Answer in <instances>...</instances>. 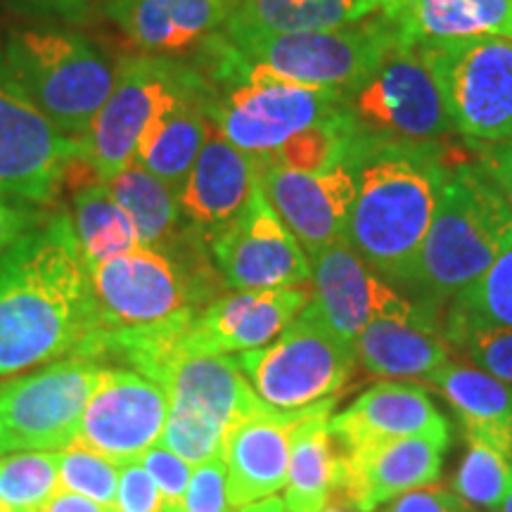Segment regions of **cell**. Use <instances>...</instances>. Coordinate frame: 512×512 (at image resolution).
Wrapping results in <instances>:
<instances>
[{
	"label": "cell",
	"mask_w": 512,
	"mask_h": 512,
	"mask_svg": "<svg viewBox=\"0 0 512 512\" xmlns=\"http://www.w3.org/2000/svg\"><path fill=\"white\" fill-rule=\"evenodd\" d=\"M114 512H166V498L140 460L119 465V491Z\"/></svg>",
	"instance_id": "42"
},
{
	"label": "cell",
	"mask_w": 512,
	"mask_h": 512,
	"mask_svg": "<svg viewBox=\"0 0 512 512\" xmlns=\"http://www.w3.org/2000/svg\"><path fill=\"white\" fill-rule=\"evenodd\" d=\"M387 512H475L456 491L430 484L394 498Z\"/></svg>",
	"instance_id": "43"
},
{
	"label": "cell",
	"mask_w": 512,
	"mask_h": 512,
	"mask_svg": "<svg viewBox=\"0 0 512 512\" xmlns=\"http://www.w3.org/2000/svg\"><path fill=\"white\" fill-rule=\"evenodd\" d=\"M311 408L278 411L271 406L228 434L223 441L221 458L226 463L228 501L233 512L285 489L292 434L299 422L311 413Z\"/></svg>",
	"instance_id": "22"
},
{
	"label": "cell",
	"mask_w": 512,
	"mask_h": 512,
	"mask_svg": "<svg viewBox=\"0 0 512 512\" xmlns=\"http://www.w3.org/2000/svg\"><path fill=\"white\" fill-rule=\"evenodd\" d=\"M472 150H475V164L498 190L512 214V140L494 145H472Z\"/></svg>",
	"instance_id": "44"
},
{
	"label": "cell",
	"mask_w": 512,
	"mask_h": 512,
	"mask_svg": "<svg viewBox=\"0 0 512 512\" xmlns=\"http://www.w3.org/2000/svg\"><path fill=\"white\" fill-rule=\"evenodd\" d=\"M451 441L406 437L384 444L342 451L330 505L373 512L408 491L437 484Z\"/></svg>",
	"instance_id": "19"
},
{
	"label": "cell",
	"mask_w": 512,
	"mask_h": 512,
	"mask_svg": "<svg viewBox=\"0 0 512 512\" xmlns=\"http://www.w3.org/2000/svg\"><path fill=\"white\" fill-rule=\"evenodd\" d=\"M446 339L472 366L512 384V328L465 330Z\"/></svg>",
	"instance_id": "39"
},
{
	"label": "cell",
	"mask_w": 512,
	"mask_h": 512,
	"mask_svg": "<svg viewBox=\"0 0 512 512\" xmlns=\"http://www.w3.org/2000/svg\"><path fill=\"white\" fill-rule=\"evenodd\" d=\"M453 491L475 510L498 512L512 491V458L482 441H467Z\"/></svg>",
	"instance_id": "34"
},
{
	"label": "cell",
	"mask_w": 512,
	"mask_h": 512,
	"mask_svg": "<svg viewBox=\"0 0 512 512\" xmlns=\"http://www.w3.org/2000/svg\"><path fill=\"white\" fill-rule=\"evenodd\" d=\"M512 245V214L475 162L448 166L437 211L401 292L437 316Z\"/></svg>",
	"instance_id": "5"
},
{
	"label": "cell",
	"mask_w": 512,
	"mask_h": 512,
	"mask_svg": "<svg viewBox=\"0 0 512 512\" xmlns=\"http://www.w3.org/2000/svg\"><path fill=\"white\" fill-rule=\"evenodd\" d=\"M83 157V145L50 124L12 79L0 38V197L48 204Z\"/></svg>",
	"instance_id": "13"
},
{
	"label": "cell",
	"mask_w": 512,
	"mask_h": 512,
	"mask_svg": "<svg viewBox=\"0 0 512 512\" xmlns=\"http://www.w3.org/2000/svg\"><path fill=\"white\" fill-rule=\"evenodd\" d=\"M347 162L356 176V197L344 240L401 290L432 226L448 166L434 145L370 140H351Z\"/></svg>",
	"instance_id": "3"
},
{
	"label": "cell",
	"mask_w": 512,
	"mask_h": 512,
	"mask_svg": "<svg viewBox=\"0 0 512 512\" xmlns=\"http://www.w3.org/2000/svg\"><path fill=\"white\" fill-rule=\"evenodd\" d=\"M223 441H226V432L219 422H214L209 415L197 411L195 406H188V403H169V418H166L162 432V444L169 446L185 463L197 467L207 460L219 458Z\"/></svg>",
	"instance_id": "37"
},
{
	"label": "cell",
	"mask_w": 512,
	"mask_h": 512,
	"mask_svg": "<svg viewBox=\"0 0 512 512\" xmlns=\"http://www.w3.org/2000/svg\"><path fill=\"white\" fill-rule=\"evenodd\" d=\"M441 328L444 337L465 330L512 328V245L448 302Z\"/></svg>",
	"instance_id": "33"
},
{
	"label": "cell",
	"mask_w": 512,
	"mask_h": 512,
	"mask_svg": "<svg viewBox=\"0 0 512 512\" xmlns=\"http://www.w3.org/2000/svg\"><path fill=\"white\" fill-rule=\"evenodd\" d=\"M382 17L413 48L512 38V0H387Z\"/></svg>",
	"instance_id": "24"
},
{
	"label": "cell",
	"mask_w": 512,
	"mask_h": 512,
	"mask_svg": "<svg viewBox=\"0 0 512 512\" xmlns=\"http://www.w3.org/2000/svg\"><path fill=\"white\" fill-rule=\"evenodd\" d=\"M311 271V304L325 323L349 342H356V337L380 318L437 320L434 313L377 275L347 240L332 242L311 256Z\"/></svg>",
	"instance_id": "16"
},
{
	"label": "cell",
	"mask_w": 512,
	"mask_h": 512,
	"mask_svg": "<svg viewBox=\"0 0 512 512\" xmlns=\"http://www.w3.org/2000/svg\"><path fill=\"white\" fill-rule=\"evenodd\" d=\"M211 259L230 290L311 287V259L256 185L240 216L211 240Z\"/></svg>",
	"instance_id": "15"
},
{
	"label": "cell",
	"mask_w": 512,
	"mask_h": 512,
	"mask_svg": "<svg viewBox=\"0 0 512 512\" xmlns=\"http://www.w3.org/2000/svg\"><path fill=\"white\" fill-rule=\"evenodd\" d=\"M72 223L86 268L140 247L136 228L105 183H88L76 190Z\"/></svg>",
	"instance_id": "32"
},
{
	"label": "cell",
	"mask_w": 512,
	"mask_h": 512,
	"mask_svg": "<svg viewBox=\"0 0 512 512\" xmlns=\"http://www.w3.org/2000/svg\"><path fill=\"white\" fill-rule=\"evenodd\" d=\"M202 86L204 83L152 121V126L140 138L133 159L150 174L162 178L178 197L211 128L202 105Z\"/></svg>",
	"instance_id": "29"
},
{
	"label": "cell",
	"mask_w": 512,
	"mask_h": 512,
	"mask_svg": "<svg viewBox=\"0 0 512 512\" xmlns=\"http://www.w3.org/2000/svg\"><path fill=\"white\" fill-rule=\"evenodd\" d=\"M498 512H512V491L508 494V498H505V503L501 505V510Z\"/></svg>",
	"instance_id": "49"
},
{
	"label": "cell",
	"mask_w": 512,
	"mask_h": 512,
	"mask_svg": "<svg viewBox=\"0 0 512 512\" xmlns=\"http://www.w3.org/2000/svg\"><path fill=\"white\" fill-rule=\"evenodd\" d=\"M138 460L147 470V475L155 479L159 491L166 498V512L181 510V501L192 477V465L185 463L181 456H176L162 441L147 448Z\"/></svg>",
	"instance_id": "40"
},
{
	"label": "cell",
	"mask_w": 512,
	"mask_h": 512,
	"mask_svg": "<svg viewBox=\"0 0 512 512\" xmlns=\"http://www.w3.org/2000/svg\"><path fill=\"white\" fill-rule=\"evenodd\" d=\"M169 389L133 368L102 366L74 446L124 465L162 441Z\"/></svg>",
	"instance_id": "14"
},
{
	"label": "cell",
	"mask_w": 512,
	"mask_h": 512,
	"mask_svg": "<svg viewBox=\"0 0 512 512\" xmlns=\"http://www.w3.org/2000/svg\"><path fill=\"white\" fill-rule=\"evenodd\" d=\"M22 10L53 15L67 22H86L93 12L95 0H15Z\"/></svg>",
	"instance_id": "46"
},
{
	"label": "cell",
	"mask_w": 512,
	"mask_h": 512,
	"mask_svg": "<svg viewBox=\"0 0 512 512\" xmlns=\"http://www.w3.org/2000/svg\"><path fill=\"white\" fill-rule=\"evenodd\" d=\"M323 512H358V510H349V508H339V505H328Z\"/></svg>",
	"instance_id": "50"
},
{
	"label": "cell",
	"mask_w": 512,
	"mask_h": 512,
	"mask_svg": "<svg viewBox=\"0 0 512 512\" xmlns=\"http://www.w3.org/2000/svg\"><path fill=\"white\" fill-rule=\"evenodd\" d=\"M46 219L48 214L38 209V204L0 197V256L8 252L22 235L41 226Z\"/></svg>",
	"instance_id": "45"
},
{
	"label": "cell",
	"mask_w": 512,
	"mask_h": 512,
	"mask_svg": "<svg viewBox=\"0 0 512 512\" xmlns=\"http://www.w3.org/2000/svg\"><path fill=\"white\" fill-rule=\"evenodd\" d=\"M259 185V159L242 152L211 124L181 190L183 221L209 242L240 216Z\"/></svg>",
	"instance_id": "21"
},
{
	"label": "cell",
	"mask_w": 512,
	"mask_h": 512,
	"mask_svg": "<svg viewBox=\"0 0 512 512\" xmlns=\"http://www.w3.org/2000/svg\"><path fill=\"white\" fill-rule=\"evenodd\" d=\"M60 458V489L74 491L114 512L119 491V465L114 460L81 446L57 451Z\"/></svg>",
	"instance_id": "38"
},
{
	"label": "cell",
	"mask_w": 512,
	"mask_h": 512,
	"mask_svg": "<svg viewBox=\"0 0 512 512\" xmlns=\"http://www.w3.org/2000/svg\"><path fill=\"white\" fill-rule=\"evenodd\" d=\"M356 358L384 380H430L451 363V344L437 320L380 318L356 337Z\"/></svg>",
	"instance_id": "26"
},
{
	"label": "cell",
	"mask_w": 512,
	"mask_h": 512,
	"mask_svg": "<svg viewBox=\"0 0 512 512\" xmlns=\"http://www.w3.org/2000/svg\"><path fill=\"white\" fill-rule=\"evenodd\" d=\"M200 55L204 112L223 138L256 159L275 155L306 128L344 117L342 93L249 67L221 31L202 43Z\"/></svg>",
	"instance_id": "4"
},
{
	"label": "cell",
	"mask_w": 512,
	"mask_h": 512,
	"mask_svg": "<svg viewBox=\"0 0 512 512\" xmlns=\"http://www.w3.org/2000/svg\"><path fill=\"white\" fill-rule=\"evenodd\" d=\"M335 403L337 399H330L313 406L292 434L290 470L283 496L287 512H323L330 505L339 460V446L330 434Z\"/></svg>",
	"instance_id": "30"
},
{
	"label": "cell",
	"mask_w": 512,
	"mask_h": 512,
	"mask_svg": "<svg viewBox=\"0 0 512 512\" xmlns=\"http://www.w3.org/2000/svg\"><path fill=\"white\" fill-rule=\"evenodd\" d=\"M235 361L261 401L278 411H304L337 399L358 358L356 344L337 335L309 302L273 342Z\"/></svg>",
	"instance_id": "7"
},
{
	"label": "cell",
	"mask_w": 512,
	"mask_h": 512,
	"mask_svg": "<svg viewBox=\"0 0 512 512\" xmlns=\"http://www.w3.org/2000/svg\"><path fill=\"white\" fill-rule=\"evenodd\" d=\"M330 434L342 451H356L406 437L451 441L448 420L420 384L382 380L344 411L330 415Z\"/></svg>",
	"instance_id": "20"
},
{
	"label": "cell",
	"mask_w": 512,
	"mask_h": 512,
	"mask_svg": "<svg viewBox=\"0 0 512 512\" xmlns=\"http://www.w3.org/2000/svg\"><path fill=\"white\" fill-rule=\"evenodd\" d=\"M259 185L309 259L332 242L347 238L351 204L356 197V176L347 159L316 174L259 159Z\"/></svg>",
	"instance_id": "18"
},
{
	"label": "cell",
	"mask_w": 512,
	"mask_h": 512,
	"mask_svg": "<svg viewBox=\"0 0 512 512\" xmlns=\"http://www.w3.org/2000/svg\"><path fill=\"white\" fill-rule=\"evenodd\" d=\"M91 280L57 211L0 256V377L69 358L91 330Z\"/></svg>",
	"instance_id": "1"
},
{
	"label": "cell",
	"mask_w": 512,
	"mask_h": 512,
	"mask_svg": "<svg viewBox=\"0 0 512 512\" xmlns=\"http://www.w3.org/2000/svg\"><path fill=\"white\" fill-rule=\"evenodd\" d=\"M342 110L354 140L434 145L453 133L437 76L418 48L401 41L342 93Z\"/></svg>",
	"instance_id": "8"
},
{
	"label": "cell",
	"mask_w": 512,
	"mask_h": 512,
	"mask_svg": "<svg viewBox=\"0 0 512 512\" xmlns=\"http://www.w3.org/2000/svg\"><path fill=\"white\" fill-rule=\"evenodd\" d=\"M209 242L188 223L169 249L136 247L95 264L91 280L93 323L72 358L98 356L119 339L185 323L219 297L223 278L204 249Z\"/></svg>",
	"instance_id": "2"
},
{
	"label": "cell",
	"mask_w": 512,
	"mask_h": 512,
	"mask_svg": "<svg viewBox=\"0 0 512 512\" xmlns=\"http://www.w3.org/2000/svg\"><path fill=\"white\" fill-rule=\"evenodd\" d=\"M100 370V363L69 356L0 384V458L72 446Z\"/></svg>",
	"instance_id": "12"
},
{
	"label": "cell",
	"mask_w": 512,
	"mask_h": 512,
	"mask_svg": "<svg viewBox=\"0 0 512 512\" xmlns=\"http://www.w3.org/2000/svg\"><path fill=\"white\" fill-rule=\"evenodd\" d=\"M228 43L242 62L259 72L299 86L347 93L399 43V36L380 12L347 29L245 36L228 38Z\"/></svg>",
	"instance_id": "10"
},
{
	"label": "cell",
	"mask_w": 512,
	"mask_h": 512,
	"mask_svg": "<svg viewBox=\"0 0 512 512\" xmlns=\"http://www.w3.org/2000/svg\"><path fill=\"white\" fill-rule=\"evenodd\" d=\"M105 185L131 219L140 247L164 252L185 230L181 197L140 164H128Z\"/></svg>",
	"instance_id": "31"
},
{
	"label": "cell",
	"mask_w": 512,
	"mask_h": 512,
	"mask_svg": "<svg viewBox=\"0 0 512 512\" xmlns=\"http://www.w3.org/2000/svg\"><path fill=\"white\" fill-rule=\"evenodd\" d=\"M437 76L453 133L470 145L512 140V38L420 46Z\"/></svg>",
	"instance_id": "11"
},
{
	"label": "cell",
	"mask_w": 512,
	"mask_h": 512,
	"mask_svg": "<svg viewBox=\"0 0 512 512\" xmlns=\"http://www.w3.org/2000/svg\"><path fill=\"white\" fill-rule=\"evenodd\" d=\"M60 489L57 451L10 453L0 458V501L12 512L41 508Z\"/></svg>",
	"instance_id": "35"
},
{
	"label": "cell",
	"mask_w": 512,
	"mask_h": 512,
	"mask_svg": "<svg viewBox=\"0 0 512 512\" xmlns=\"http://www.w3.org/2000/svg\"><path fill=\"white\" fill-rule=\"evenodd\" d=\"M387 0H230L223 36L347 29L380 15Z\"/></svg>",
	"instance_id": "27"
},
{
	"label": "cell",
	"mask_w": 512,
	"mask_h": 512,
	"mask_svg": "<svg viewBox=\"0 0 512 512\" xmlns=\"http://www.w3.org/2000/svg\"><path fill=\"white\" fill-rule=\"evenodd\" d=\"M238 512H287V508H285L283 498L271 496V498H264V501H259V503L247 505V508H242Z\"/></svg>",
	"instance_id": "48"
},
{
	"label": "cell",
	"mask_w": 512,
	"mask_h": 512,
	"mask_svg": "<svg viewBox=\"0 0 512 512\" xmlns=\"http://www.w3.org/2000/svg\"><path fill=\"white\" fill-rule=\"evenodd\" d=\"M456 411L467 441H482L512 458V384L465 363H446L430 377Z\"/></svg>",
	"instance_id": "28"
},
{
	"label": "cell",
	"mask_w": 512,
	"mask_h": 512,
	"mask_svg": "<svg viewBox=\"0 0 512 512\" xmlns=\"http://www.w3.org/2000/svg\"><path fill=\"white\" fill-rule=\"evenodd\" d=\"M311 302V287L233 290L204 304L176 344V358L230 356L266 347Z\"/></svg>",
	"instance_id": "17"
},
{
	"label": "cell",
	"mask_w": 512,
	"mask_h": 512,
	"mask_svg": "<svg viewBox=\"0 0 512 512\" xmlns=\"http://www.w3.org/2000/svg\"><path fill=\"white\" fill-rule=\"evenodd\" d=\"M5 62L50 124L83 145L114 86L110 57L74 31L24 29L5 38Z\"/></svg>",
	"instance_id": "6"
},
{
	"label": "cell",
	"mask_w": 512,
	"mask_h": 512,
	"mask_svg": "<svg viewBox=\"0 0 512 512\" xmlns=\"http://www.w3.org/2000/svg\"><path fill=\"white\" fill-rule=\"evenodd\" d=\"M102 10L143 53L174 57L223 31L230 0H105Z\"/></svg>",
	"instance_id": "23"
},
{
	"label": "cell",
	"mask_w": 512,
	"mask_h": 512,
	"mask_svg": "<svg viewBox=\"0 0 512 512\" xmlns=\"http://www.w3.org/2000/svg\"><path fill=\"white\" fill-rule=\"evenodd\" d=\"M351 140H354V131H351L347 117H342L337 121H328V124L306 128L266 159L287 166V169L316 174V171L342 164L349 155Z\"/></svg>",
	"instance_id": "36"
},
{
	"label": "cell",
	"mask_w": 512,
	"mask_h": 512,
	"mask_svg": "<svg viewBox=\"0 0 512 512\" xmlns=\"http://www.w3.org/2000/svg\"><path fill=\"white\" fill-rule=\"evenodd\" d=\"M0 512H12V510H10V505H8V503H3V501H0Z\"/></svg>",
	"instance_id": "51"
},
{
	"label": "cell",
	"mask_w": 512,
	"mask_h": 512,
	"mask_svg": "<svg viewBox=\"0 0 512 512\" xmlns=\"http://www.w3.org/2000/svg\"><path fill=\"white\" fill-rule=\"evenodd\" d=\"M31 512H112V510L105 508V505L91 501V498L74 494V491L57 489L55 494L41 505V508H36Z\"/></svg>",
	"instance_id": "47"
},
{
	"label": "cell",
	"mask_w": 512,
	"mask_h": 512,
	"mask_svg": "<svg viewBox=\"0 0 512 512\" xmlns=\"http://www.w3.org/2000/svg\"><path fill=\"white\" fill-rule=\"evenodd\" d=\"M178 512H233L228 501V475L223 458L207 460L192 470Z\"/></svg>",
	"instance_id": "41"
},
{
	"label": "cell",
	"mask_w": 512,
	"mask_h": 512,
	"mask_svg": "<svg viewBox=\"0 0 512 512\" xmlns=\"http://www.w3.org/2000/svg\"><path fill=\"white\" fill-rule=\"evenodd\" d=\"M200 83V74L174 57H124L117 64L112 91L83 140V157L98 181L107 183L133 164L140 138L152 121Z\"/></svg>",
	"instance_id": "9"
},
{
	"label": "cell",
	"mask_w": 512,
	"mask_h": 512,
	"mask_svg": "<svg viewBox=\"0 0 512 512\" xmlns=\"http://www.w3.org/2000/svg\"><path fill=\"white\" fill-rule=\"evenodd\" d=\"M162 384L171 401L188 403L219 422L226 437L242 422L268 411L235 356H183L166 368Z\"/></svg>",
	"instance_id": "25"
}]
</instances>
